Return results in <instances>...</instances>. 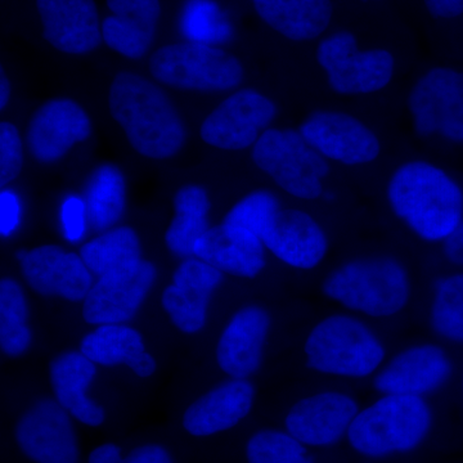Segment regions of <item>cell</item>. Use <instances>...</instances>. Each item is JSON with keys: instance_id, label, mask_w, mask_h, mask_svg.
<instances>
[{"instance_id": "obj_34", "label": "cell", "mask_w": 463, "mask_h": 463, "mask_svg": "<svg viewBox=\"0 0 463 463\" xmlns=\"http://www.w3.org/2000/svg\"><path fill=\"white\" fill-rule=\"evenodd\" d=\"M249 463H313L300 441L274 430L258 432L248 444Z\"/></svg>"}, {"instance_id": "obj_11", "label": "cell", "mask_w": 463, "mask_h": 463, "mask_svg": "<svg viewBox=\"0 0 463 463\" xmlns=\"http://www.w3.org/2000/svg\"><path fill=\"white\" fill-rule=\"evenodd\" d=\"M276 116L272 100L255 90H240L222 102L203 121L201 138L222 149L248 148Z\"/></svg>"}, {"instance_id": "obj_29", "label": "cell", "mask_w": 463, "mask_h": 463, "mask_svg": "<svg viewBox=\"0 0 463 463\" xmlns=\"http://www.w3.org/2000/svg\"><path fill=\"white\" fill-rule=\"evenodd\" d=\"M80 257L88 269L100 279L141 263V242L132 228H116L83 246Z\"/></svg>"}, {"instance_id": "obj_26", "label": "cell", "mask_w": 463, "mask_h": 463, "mask_svg": "<svg viewBox=\"0 0 463 463\" xmlns=\"http://www.w3.org/2000/svg\"><path fill=\"white\" fill-rule=\"evenodd\" d=\"M80 350L94 364L108 367L125 364L139 377H149L156 370L154 356L146 353L141 334L125 326H100L84 337Z\"/></svg>"}, {"instance_id": "obj_31", "label": "cell", "mask_w": 463, "mask_h": 463, "mask_svg": "<svg viewBox=\"0 0 463 463\" xmlns=\"http://www.w3.org/2000/svg\"><path fill=\"white\" fill-rule=\"evenodd\" d=\"M32 344L27 326V304L23 288L14 279L0 282V346L8 356H20Z\"/></svg>"}, {"instance_id": "obj_13", "label": "cell", "mask_w": 463, "mask_h": 463, "mask_svg": "<svg viewBox=\"0 0 463 463\" xmlns=\"http://www.w3.org/2000/svg\"><path fill=\"white\" fill-rule=\"evenodd\" d=\"M17 260L27 283L43 297H60L70 301L85 300L91 289V276L83 259L47 245L18 251Z\"/></svg>"}, {"instance_id": "obj_20", "label": "cell", "mask_w": 463, "mask_h": 463, "mask_svg": "<svg viewBox=\"0 0 463 463\" xmlns=\"http://www.w3.org/2000/svg\"><path fill=\"white\" fill-rule=\"evenodd\" d=\"M270 318L264 309L248 307L231 319L219 340L216 358L233 379L245 380L260 367Z\"/></svg>"}, {"instance_id": "obj_5", "label": "cell", "mask_w": 463, "mask_h": 463, "mask_svg": "<svg viewBox=\"0 0 463 463\" xmlns=\"http://www.w3.org/2000/svg\"><path fill=\"white\" fill-rule=\"evenodd\" d=\"M307 367L323 373L364 377L385 355L373 332L355 319L334 316L319 323L306 344Z\"/></svg>"}, {"instance_id": "obj_42", "label": "cell", "mask_w": 463, "mask_h": 463, "mask_svg": "<svg viewBox=\"0 0 463 463\" xmlns=\"http://www.w3.org/2000/svg\"><path fill=\"white\" fill-rule=\"evenodd\" d=\"M120 448L115 444H103L90 453V463H120Z\"/></svg>"}, {"instance_id": "obj_9", "label": "cell", "mask_w": 463, "mask_h": 463, "mask_svg": "<svg viewBox=\"0 0 463 463\" xmlns=\"http://www.w3.org/2000/svg\"><path fill=\"white\" fill-rule=\"evenodd\" d=\"M420 134H441L463 142V72L431 70L414 85L408 99Z\"/></svg>"}, {"instance_id": "obj_43", "label": "cell", "mask_w": 463, "mask_h": 463, "mask_svg": "<svg viewBox=\"0 0 463 463\" xmlns=\"http://www.w3.org/2000/svg\"><path fill=\"white\" fill-rule=\"evenodd\" d=\"M0 75H2V79H0V109H3L7 106L9 96H11V85H9L7 76L5 75L3 69Z\"/></svg>"}, {"instance_id": "obj_4", "label": "cell", "mask_w": 463, "mask_h": 463, "mask_svg": "<svg viewBox=\"0 0 463 463\" xmlns=\"http://www.w3.org/2000/svg\"><path fill=\"white\" fill-rule=\"evenodd\" d=\"M323 292L344 306L373 317L395 315L407 304L410 285L403 267L389 258L362 259L326 279Z\"/></svg>"}, {"instance_id": "obj_23", "label": "cell", "mask_w": 463, "mask_h": 463, "mask_svg": "<svg viewBox=\"0 0 463 463\" xmlns=\"http://www.w3.org/2000/svg\"><path fill=\"white\" fill-rule=\"evenodd\" d=\"M254 388L234 379L197 399L183 416V426L194 437H209L233 428L248 416L254 403Z\"/></svg>"}, {"instance_id": "obj_7", "label": "cell", "mask_w": 463, "mask_h": 463, "mask_svg": "<svg viewBox=\"0 0 463 463\" xmlns=\"http://www.w3.org/2000/svg\"><path fill=\"white\" fill-rule=\"evenodd\" d=\"M252 158L292 196L306 200L321 196V181L328 174V165L303 134L267 130L255 143Z\"/></svg>"}, {"instance_id": "obj_21", "label": "cell", "mask_w": 463, "mask_h": 463, "mask_svg": "<svg viewBox=\"0 0 463 463\" xmlns=\"http://www.w3.org/2000/svg\"><path fill=\"white\" fill-rule=\"evenodd\" d=\"M450 364L440 347H411L392 359L374 380V388L385 394L420 397L443 385Z\"/></svg>"}, {"instance_id": "obj_17", "label": "cell", "mask_w": 463, "mask_h": 463, "mask_svg": "<svg viewBox=\"0 0 463 463\" xmlns=\"http://www.w3.org/2000/svg\"><path fill=\"white\" fill-rule=\"evenodd\" d=\"M358 414V405L340 392H322L291 408L286 426L291 437L309 446H330L339 440Z\"/></svg>"}, {"instance_id": "obj_19", "label": "cell", "mask_w": 463, "mask_h": 463, "mask_svg": "<svg viewBox=\"0 0 463 463\" xmlns=\"http://www.w3.org/2000/svg\"><path fill=\"white\" fill-rule=\"evenodd\" d=\"M260 240L277 258L300 269L315 268L327 251L321 227L298 210H279L270 216Z\"/></svg>"}, {"instance_id": "obj_32", "label": "cell", "mask_w": 463, "mask_h": 463, "mask_svg": "<svg viewBox=\"0 0 463 463\" xmlns=\"http://www.w3.org/2000/svg\"><path fill=\"white\" fill-rule=\"evenodd\" d=\"M182 27L192 42L207 45L227 41L232 33L227 18L212 0H190Z\"/></svg>"}, {"instance_id": "obj_41", "label": "cell", "mask_w": 463, "mask_h": 463, "mask_svg": "<svg viewBox=\"0 0 463 463\" xmlns=\"http://www.w3.org/2000/svg\"><path fill=\"white\" fill-rule=\"evenodd\" d=\"M444 251L450 261L463 264V223L459 224L455 232L446 239Z\"/></svg>"}, {"instance_id": "obj_36", "label": "cell", "mask_w": 463, "mask_h": 463, "mask_svg": "<svg viewBox=\"0 0 463 463\" xmlns=\"http://www.w3.org/2000/svg\"><path fill=\"white\" fill-rule=\"evenodd\" d=\"M23 164V142L17 128L3 121L0 124V185L16 179Z\"/></svg>"}, {"instance_id": "obj_24", "label": "cell", "mask_w": 463, "mask_h": 463, "mask_svg": "<svg viewBox=\"0 0 463 463\" xmlns=\"http://www.w3.org/2000/svg\"><path fill=\"white\" fill-rule=\"evenodd\" d=\"M112 16L103 21L106 44L123 56L138 60L154 42L161 8L158 0H108Z\"/></svg>"}, {"instance_id": "obj_27", "label": "cell", "mask_w": 463, "mask_h": 463, "mask_svg": "<svg viewBox=\"0 0 463 463\" xmlns=\"http://www.w3.org/2000/svg\"><path fill=\"white\" fill-rule=\"evenodd\" d=\"M259 16L291 41H310L330 25V0H254Z\"/></svg>"}, {"instance_id": "obj_28", "label": "cell", "mask_w": 463, "mask_h": 463, "mask_svg": "<svg viewBox=\"0 0 463 463\" xmlns=\"http://www.w3.org/2000/svg\"><path fill=\"white\" fill-rule=\"evenodd\" d=\"M174 206L175 218L166 232L167 248L178 257H194L197 241L210 230L207 225L209 197L203 188L185 185L176 194Z\"/></svg>"}, {"instance_id": "obj_8", "label": "cell", "mask_w": 463, "mask_h": 463, "mask_svg": "<svg viewBox=\"0 0 463 463\" xmlns=\"http://www.w3.org/2000/svg\"><path fill=\"white\" fill-rule=\"evenodd\" d=\"M317 57L337 93L364 94L383 90L394 71V58L388 51L361 52L353 33L346 32L323 41Z\"/></svg>"}, {"instance_id": "obj_6", "label": "cell", "mask_w": 463, "mask_h": 463, "mask_svg": "<svg viewBox=\"0 0 463 463\" xmlns=\"http://www.w3.org/2000/svg\"><path fill=\"white\" fill-rule=\"evenodd\" d=\"M149 70L161 83L185 90H233L243 79L236 57L194 42L160 48L152 54Z\"/></svg>"}, {"instance_id": "obj_33", "label": "cell", "mask_w": 463, "mask_h": 463, "mask_svg": "<svg viewBox=\"0 0 463 463\" xmlns=\"http://www.w3.org/2000/svg\"><path fill=\"white\" fill-rule=\"evenodd\" d=\"M432 325L441 336L463 341V274L449 277L439 285Z\"/></svg>"}, {"instance_id": "obj_35", "label": "cell", "mask_w": 463, "mask_h": 463, "mask_svg": "<svg viewBox=\"0 0 463 463\" xmlns=\"http://www.w3.org/2000/svg\"><path fill=\"white\" fill-rule=\"evenodd\" d=\"M279 210V200L272 194L267 191L254 192L228 213L224 224L245 228L260 239L265 224Z\"/></svg>"}, {"instance_id": "obj_40", "label": "cell", "mask_w": 463, "mask_h": 463, "mask_svg": "<svg viewBox=\"0 0 463 463\" xmlns=\"http://www.w3.org/2000/svg\"><path fill=\"white\" fill-rule=\"evenodd\" d=\"M425 5L434 17L453 18L463 14V0H425Z\"/></svg>"}, {"instance_id": "obj_30", "label": "cell", "mask_w": 463, "mask_h": 463, "mask_svg": "<svg viewBox=\"0 0 463 463\" xmlns=\"http://www.w3.org/2000/svg\"><path fill=\"white\" fill-rule=\"evenodd\" d=\"M125 209L123 174L114 165L99 166L90 176L85 194V212L94 231L109 230L120 221Z\"/></svg>"}, {"instance_id": "obj_39", "label": "cell", "mask_w": 463, "mask_h": 463, "mask_svg": "<svg viewBox=\"0 0 463 463\" xmlns=\"http://www.w3.org/2000/svg\"><path fill=\"white\" fill-rule=\"evenodd\" d=\"M120 463H173L172 457L163 447L148 444L136 448Z\"/></svg>"}, {"instance_id": "obj_1", "label": "cell", "mask_w": 463, "mask_h": 463, "mask_svg": "<svg viewBox=\"0 0 463 463\" xmlns=\"http://www.w3.org/2000/svg\"><path fill=\"white\" fill-rule=\"evenodd\" d=\"M109 111L138 154L164 160L178 154L184 125L165 93L133 72H118L109 88Z\"/></svg>"}, {"instance_id": "obj_18", "label": "cell", "mask_w": 463, "mask_h": 463, "mask_svg": "<svg viewBox=\"0 0 463 463\" xmlns=\"http://www.w3.org/2000/svg\"><path fill=\"white\" fill-rule=\"evenodd\" d=\"M222 279L221 270L205 261L187 259L179 265L173 285L163 294L164 309L179 330L187 334L203 330L207 304Z\"/></svg>"}, {"instance_id": "obj_25", "label": "cell", "mask_w": 463, "mask_h": 463, "mask_svg": "<svg viewBox=\"0 0 463 463\" xmlns=\"http://www.w3.org/2000/svg\"><path fill=\"white\" fill-rule=\"evenodd\" d=\"M96 376V365L83 353L58 355L51 364V381L57 402L79 421L99 426L105 411L87 397V389Z\"/></svg>"}, {"instance_id": "obj_14", "label": "cell", "mask_w": 463, "mask_h": 463, "mask_svg": "<svg viewBox=\"0 0 463 463\" xmlns=\"http://www.w3.org/2000/svg\"><path fill=\"white\" fill-rule=\"evenodd\" d=\"M300 133L323 156L346 165L371 163L380 154L377 137L364 123L341 112H316Z\"/></svg>"}, {"instance_id": "obj_3", "label": "cell", "mask_w": 463, "mask_h": 463, "mask_svg": "<svg viewBox=\"0 0 463 463\" xmlns=\"http://www.w3.org/2000/svg\"><path fill=\"white\" fill-rule=\"evenodd\" d=\"M430 423V410L421 398L389 394L356 414L347 431L358 452L379 457L419 446Z\"/></svg>"}, {"instance_id": "obj_22", "label": "cell", "mask_w": 463, "mask_h": 463, "mask_svg": "<svg viewBox=\"0 0 463 463\" xmlns=\"http://www.w3.org/2000/svg\"><path fill=\"white\" fill-rule=\"evenodd\" d=\"M194 257L221 272L254 279L265 265L263 242L251 232L234 225L210 228L194 248Z\"/></svg>"}, {"instance_id": "obj_16", "label": "cell", "mask_w": 463, "mask_h": 463, "mask_svg": "<svg viewBox=\"0 0 463 463\" xmlns=\"http://www.w3.org/2000/svg\"><path fill=\"white\" fill-rule=\"evenodd\" d=\"M45 41L57 51L84 54L102 42L94 0H36Z\"/></svg>"}, {"instance_id": "obj_10", "label": "cell", "mask_w": 463, "mask_h": 463, "mask_svg": "<svg viewBox=\"0 0 463 463\" xmlns=\"http://www.w3.org/2000/svg\"><path fill=\"white\" fill-rule=\"evenodd\" d=\"M18 447L36 463H78V440L65 408L52 399L36 402L18 421Z\"/></svg>"}, {"instance_id": "obj_38", "label": "cell", "mask_w": 463, "mask_h": 463, "mask_svg": "<svg viewBox=\"0 0 463 463\" xmlns=\"http://www.w3.org/2000/svg\"><path fill=\"white\" fill-rule=\"evenodd\" d=\"M20 205L17 197L12 192L3 191L0 194V233L8 236L17 227Z\"/></svg>"}, {"instance_id": "obj_2", "label": "cell", "mask_w": 463, "mask_h": 463, "mask_svg": "<svg viewBox=\"0 0 463 463\" xmlns=\"http://www.w3.org/2000/svg\"><path fill=\"white\" fill-rule=\"evenodd\" d=\"M388 194L395 214L422 239L446 240L461 224L462 191L430 164H405L390 181Z\"/></svg>"}, {"instance_id": "obj_12", "label": "cell", "mask_w": 463, "mask_h": 463, "mask_svg": "<svg viewBox=\"0 0 463 463\" xmlns=\"http://www.w3.org/2000/svg\"><path fill=\"white\" fill-rule=\"evenodd\" d=\"M156 279V268L142 260L129 269L100 277L85 298L83 316L90 325L130 321Z\"/></svg>"}, {"instance_id": "obj_37", "label": "cell", "mask_w": 463, "mask_h": 463, "mask_svg": "<svg viewBox=\"0 0 463 463\" xmlns=\"http://www.w3.org/2000/svg\"><path fill=\"white\" fill-rule=\"evenodd\" d=\"M85 203L78 197H70L62 207V221L66 237L70 241H78L85 230Z\"/></svg>"}, {"instance_id": "obj_15", "label": "cell", "mask_w": 463, "mask_h": 463, "mask_svg": "<svg viewBox=\"0 0 463 463\" xmlns=\"http://www.w3.org/2000/svg\"><path fill=\"white\" fill-rule=\"evenodd\" d=\"M90 136V120L84 109L71 99H53L33 114L27 146L36 160L50 164Z\"/></svg>"}]
</instances>
